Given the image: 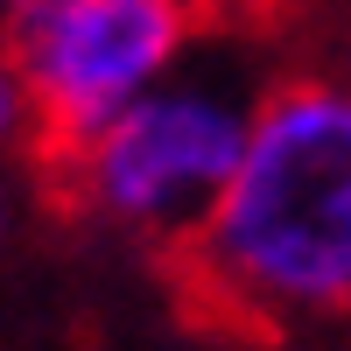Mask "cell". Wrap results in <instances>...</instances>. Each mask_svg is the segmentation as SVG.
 Wrapping results in <instances>:
<instances>
[{
    "label": "cell",
    "instance_id": "obj_3",
    "mask_svg": "<svg viewBox=\"0 0 351 351\" xmlns=\"http://www.w3.org/2000/svg\"><path fill=\"white\" fill-rule=\"evenodd\" d=\"M204 0H0V36L36 99L43 148L92 134L204 43Z\"/></svg>",
    "mask_w": 351,
    "mask_h": 351
},
{
    "label": "cell",
    "instance_id": "obj_4",
    "mask_svg": "<svg viewBox=\"0 0 351 351\" xmlns=\"http://www.w3.org/2000/svg\"><path fill=\"white\" fill-rule=\"evenodd\" d=\"M43 148V127H36V99H28V77L14 64L8 36H0V155H36Z\"/></svg>",
    "mask_w": 351,
    "mask_h": 351
},
{
    "label": "cell",
    "instance_id": "obj_5",
    "mask_svg": "<svg viewBox=\"0 0 351 351\" xmlns=\"http://www.w3.org/2000/svg\"><path fill=\"white\" fill-rule=\"evenodd\" d=\"M14 225H21V176H14V155H0V253H8Z\"/></svg>",
    "mask_w": 351,
    "mask_h": 351
},
{
    "label": "cell",
    "instance_id": "obj_1",
    "mask_svg": "<svg viewBox=\"0 0 351 351\" xmlns=\"http://www.w3.org/2000/svg\"><path fill=\"white\" fill-rule=\"evenodd\" d=\"M169 260L204 309L246 330L351 316V64L267 77L232 183Z\"/></svg>",
    "mask_w": 351,
    "mask_h": 351
},
{
    "label": "cell",
    "instance_id": "obj_6",
    "mask_svg": "<svg viewBox=\"0 0 351 351\" xmlns=\"http://www.w3.org/2000/svg\"><path fill=\"white\" fill-rule=\"evenodd\" d=\"M344 43H351V0H344Z\"/></svg>",
    "mask_w": 351,
    "mask_h": 351
},
{
    "label": "cell",
    "instance_id": "obj_2",
    "mask_svg": "<svg viewBox=\"0 0 351 351\" xmlns=\"http://www.w3.org/2000/svg\"><path fill=\"white\" fill-rule=\"evenodd\" d=\"M267 77L274 71L253 43L204 28V43L169 77H155L92 134L43 155L56 197L127 246L176 253L239 169Z\"/></svg>",
    "mask_w": 351,
    "mask_h": 351
}]
</instances>
